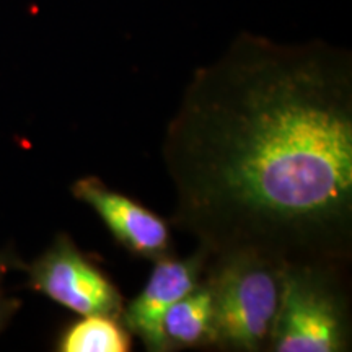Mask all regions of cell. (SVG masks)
Returning <instances> with one entry per match:
<instances>
[{"instance_id": "obj_1", "label": "cell", "mask_w": 352, "mask_h": 352, "mask_svg": "<svg viewBox=\"0 0 352 352\" xmlns=\"http://www.w3.org/2000/svg\"><path fill=\"white\" fill-rule=\"evenodd\" d=\"M171 223L210 258L352 254V54L241 32L195 70L166 126Z\"/></svg>"}, {"instance_id": "obj_2", "label": "cell", "mask_w": 352, "mask_h": 352, "mask_svg": "<svg viewBox=\"0 0 352 352\" xmlns=\"http://www.w3.org/2000/svg\"><path fill=\"white\" fill-rule=\"evenodd\" d=\"M284 264L250 250L209 259L204 280L214 300L215 346L270 351L283 296Z\"/></svg>"}, {"instance_id": "obj_3", "label": "cell", "mask_w": 352, "mask_h": 352, "mask_svg": "<svg viewBox=\"0 0 352 352\" xmlns=\"http://www.w3.org/2000/svg\"><path fill=\"white\" fill-rule=\"evenodd\" d=\"M344 264L285 263L283 296L270 351L342 352L351 349V318L341 271Z\"/></svg>"}, {"instance_id": "obj_4", "label": "cell", "mask_w": 352, "mask_h": 352, "mask_svg": "<svg viewBox=\"0 0 352 352\" xmlns=\"http://www.w3.org/2000/svg\"><path fill=\"white\" fill-rule=\"evenodd\" d=\"M33 289L80 316L121 318L122 297L100 267L69 236H57L51 248L30 270Z\"/></svg>"}, {"instance_id": "obj_5", "label": "cell", "mask_w": 352, "mask_h": 352, "mask_svg": "<svg viewBox=\"0 0 352 352\" xmlns=\"http://www.w3.org/2000/svg\"><path fill=\"white\" fill-rule=\"evenodd\" d=\"M210 256L197 248L189 258H173L170 254L155 259V266L147 284L138 297L122 310V324L144 342L145 349L166 352L164 316L179 298L196 289L204 279Z\"/></svg>"}, {"instance_id": "obj_6", "label": "cell", "mask_w": 352, "mask_h": 352, "mask_svg": "<svg viewBox=\"0 0 352 352\" xmlns=\"http://www.w3.org/2000/svg\"><path fill=\"white\" fill-rule=\"evenodd\" d=\"M72 195L98 214L109 233L127 252L153 261L168 254V222L138 201L108 188L98 176L78 179L74 183Z\"/></svg>"}, {"instance_id": "obj_7", "label": "cell", "mask_w": 352, "mask_h": 352, "mask_svg": "<svg viewBox=\"0 0 352 352\" xmlns=\"http://www.w3.org/2000/svg\"><path fill=\"white\" fill-rule=\"evenodd\" d=\"M164 334L168 351L214 344V300L204 279L166 310Z\"/></svg>"}, {"instance_id": "obj_8", "label": "cell", "mask_w": 352, "mask_h": 352, "mask_svg": "<svg viewBox=\"0 0 352 352\" xmlns=\"http://www.w3.org/2000/svg\"><path fill=\"white\" fill-rule=\"evenodd\" d=\"M131 333L109 315H87L69 327L59 342L63 352H127Z\"/></svg>"}, {"instance_id": "obj_9", "label": "cell", "mask_w": 352, "mask_h": 352, "mask_svg": "<svg viewBox=\"0 0 352 352\" xmlns=\"http://www.w3.org/2000/svg\"><path fill=\"white\" fill-rule=\"evenodd\" d=\"M6 266H7L6 259H3L2 256H0V271H3V270H6Z\"/></svg>"}, {"instance_id": "obj_10", "label": "cell", "mask_w": 352, "mask_h": 352, "mask_svg": "<svg viewBox=\"0 0 352 352\" xmlns=\"http://www.w3.org/2000/svg\"><path fill=\"white\" fill-rule=\"evenodd\" d=\"M0 320H2V314H0Z\"/></svg>"}]
</instances>
